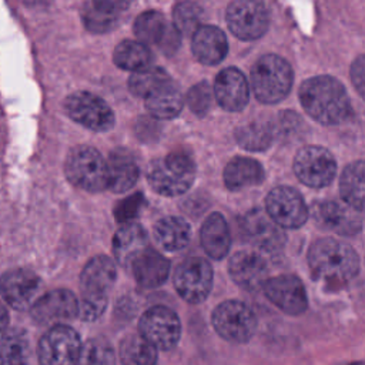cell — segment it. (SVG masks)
<instances>
[{"label": "cell", "instance_id": "1", "mask_svg": "<svg viewBox=\"0 0 365 365\" xmlns=\"http://www.w3.org/2000/svg\"><path fill=\"white\" fill-rule=\"evenodd\" d=\"M304 110L324 125L344 123L351 115V103L345 87L331 76H315L299 87Z\"/></svg>", "mask_w": 365, "mask_h": 365}, {"label": "cell", "instance_id": "2", "mask_svg": "<svg viewBox=\"0 0 365 365\" xmlns=\"http://www.w3.org/2000/svg\"><path fill=\"white\" fill-rule=\"evenodd\" d=\"M308 265L315 278L329 284H345L359 272L356 251L346 242L324 237L308 250Z\"/></svg>", "mask_w": 365, "mask_h": 365}, {"label": "cell", "instance_id": "3", "mask_svg": "<svg viewBox=\"0 0 365 365\" xmlns=\"http://www.w3.org/2000/svg\"><path fill=\"white\" fill-rule=\"evenodd\" d=\"M115 277V264L106 255H96L84 265L80 275L81 298L78 301V317L83 321H94L101 317Z\"/></svg>", "mask_w": 365, "mask_h": 365}, {"label": "cell", "instance_id": "4", "mask_svg": "<svg viewBox=\"0 0 365 365\" xmlns=\"http://www.w3.org/2000/svg\"><path fill=\"white\" fill-rule=\"evenodd\" d=\"M195 171V163L187 153L174 151L150 163L147 181L157 194L175 197L192 185Z\"/></svg>", "mask_w": 365, "mask_h": 365}, {"label": "cell", "instance_id": "5", "mask_svg": "<svg viewBox=\"0 0 365 365\" xmlns=\"http://www.w3.org/2000/svg\"><path fill=\"white\" fill-rule=\"evenodd\" d=\"M292 80L291 66L275 54L259 57L251 70L252 91L265 104H274L285 98L291 90Z\"/></svg>", "mask_w": 365, "mask_h": 365}, {"label": "cell", "instance_id": "6", "mask_svg": "<svg viewBox=\"0 0 365 365\" xmlns=\"http://www.w3.org/2000/svg\"><path fill=\"white\" fill-rule=\"evenodd\" d=\"M64 171L70 182L84 191L98 192L107 188V161L93 147L73 148L66 158Z\"/></svg>", "mask_w": 365, "mask_h": 365}, {"label": "cell", "instance_id": "7", "mask_svg": "<svg viewBox=\"0 0 365 365\" xmlns=\"http://www.w3.org/2000/svg\"><path fill=\"white\" fill-rule=\"evenodd\" d=\"M217 334L234 344L248 342L257 331V317L252 309L237 299L221 302L211 315Z\"/></svg>", "mask_w": 365, "mask_h": 365}, {"label": "cell", "instance_id": "8", "mask_svg": "<svg viewBox=\"0 0 365 365\" xmlns=\"http://www.w3.org/2000/svg\"><path fill=\"white\" fill-rule=\"evenodd\" d=\"M241 232L245 240L261 254L267 255H281L287 237L279 227L267 211L251 210L248 211L240 222Z\"/></svg>", "mask_w": 365, "mask_h": 365}, {"label": "cell", "instance_id": "9", "mask_svg": "<svg viewBox=\"0 0 365 365\" xmlns=\"http://www.w3.org/2000/svg\"><path fill=\"white\" fill-rule=\"evenodd\" d=\"M294 173L304 185L322 188L332 182L336 174V161L327 148L305 145L295 154Z\"/></svg>", "mask_w": 365, "mask_h": 365}, {"label": "cell", "instance_id": "10", "mask_svg": "<svg viewBox=\"0 0 365 365\" xmlns=\"http://www.w3.org/2000/svg\"><path fill=\"white\" fill-rule=\"evenodd\" d=\"M174 287L184 301L190 304L202 302L212 288V268L210 262L198 255L184 259L174 274Z\"/></svg>", "mask_w": 365, "mask_h": 365}, {"label": "cell", "instance_id": "11", "mask_svg": "<svg viewBox=\"0 0 365 365\" xmlns=\"http://www.w3.org/2000/svg\"><path fill=\"white\" fill-rule=\"evenodd\" d=\"M265 211L279 227L288 230L302 227L309 215L301 192L288 185H278L267 194Z\"/></svg>", "mask_w": 365, "mask_h": 365}, {"label": "cell", "instance_id": "12", "mask_svg": "<svg viewBox=\"0 0 365 365\" xmlns=\"http://www.w3.org/2000/svg\"><path fill=\"white\" fill-rule=\"evenodd\" d=\"M81 348L78 334L68 325L50 327L37 348L40 365H74Z\"/></svg>", "mask_w": 365, "mask_h": 365}, {"label": "cell", "instance_id": "13", "mask_svg": "<svg viewBox=\"0 0 365 365\" xmlns=\"http://www.w3.org/2000/svg\"><path fill=\"white\" fill-rule=\"evenodd\" d=\"M227 23L235 37L255 40L267 31L269 14L262 0H234L227 9Z\"/></svg>", "mask_w": 365, "mask_h": 365}, {"label": "cell", "instance_id": "14", "mask_svg": "<svg viewBox=\"0 0 365 365\" xmlns=\"http://www.w3.org/2000/svg\"><path fill=\"white\" fill-rule=\"evenodd\" d=\"M64 110L71 120L93 131H108L114 125L111 108L104 100L88 91L70 94L64 100Z\"/></svg>", "mask_w": 365, "mask_h": 365}, {"label": "cell", "instance_id": "15", "mask_svg": "<svg viewBox=\"0 0 365 365\" xmlns=\"http://www.w3.org/2000/svg\"><path fill=\"white\" fill-rule=\"evenodd\" d=\"M138 332L157 349H171L180 339L181 324L173 309L155 305L141 315Z\"/></svg>", "mask_w": 365, "mask_h": 365}, {"label": "cell", "instance_id": "16", "mask_svg": "<svg viewBox=\"0 0 365 365\" xmlns=\"http://www.w3.org/2000/svg\"><path fill=\"white\" fill-rule=\"evenodd\" d=\"M311 215L321 228L345 237L356 235L362 228L359 211L338 200H319L311 207Z\"/></svg>", "mask_w": 365, "mask_h": 365}, {"label": "cell", "instance_id": "17", "mask_svg": "<svg viewBox=\"0 0 365 365\" xmlns=\"http://www.w3.org/2000/svg\"><path fill=\"white\" fill-rule=\"evenodd\" d=\"M264 295L282 312L301 315L308 308V297L302 281L292 274L268 278L262 287Z\"/></svg>", "mask_w": 365, "mask_h": 365}, {"label": "cell", "instance_id": "18", "mask_svg": "<svg viewBox=\"0 0 365 365\" xmlns=\"http://www.w3.org/2000/svg\"><path fill=\"white\" fill-rule=\"evenodd\" d=\"M41 279L26 268L7 271L0 279V292L6 302L19 311H27L38 299Z\"/></svg>", "mask_w": 365, "mask_h": 365}, {"label": "cell", "instance_id": "19", "mask_svg": "<svg viewBox=\"0 0 365 365\" xmlns=\"http://www.w3.org/2000/svg\"><path fill=\"white\" fill-rule=\"evenodd\" d=\"M30 312L33 319L43 325L67 324L78 315V301L68 289H54L40 295Z\"/></svg>", "mask_w": 365, "mask_h": 365}, {"label": "cell", "instance_id": "20", "mask_svg": "<svg viewBox=\"0 0 365 365\" xmlns=\"http://www.w3.org/2000/svg\"><path fill=\"white\" fill-rule=\"evenodd\" d=\"M228 271L237 285L247 291H259L268 279L265 257L258 251H238L230 258Z\"/></svg>", "mask_w": 365, "mask_h": 365}, {"label": "cell", "instance_id": "21", "mask_svg": "<svg viewBox=\"0 0 365 365\" xmlns=\"http://www.w3.org/2000/svg\"><path fill=\"white\" fill-rule=\"evenodd\" d=\"M217 103L227 111H241L250 98V88L245 76L235 67L224 68L214 83Z\"/></svg>", "mask_w": 365, "mask_h": 365}, {"label": "cell", "instance_id": "22", "mask_svg": "<svg viewBox=\"0 0 365 365\" xmlns=\"http://www.w3.org/2000/svg\"><path fill=\"white\" fill-rule=\"evenodd\" d=\"M130 268L140 287L155 288L165 282L170 272V261L148 247L133 259Z\"/></svg>", "mask_w": 365, "mask_h": 365}, {"label": "cell", "instance_id": "23", "mask_svg": "<svg viewBox=\"0 0 365 365\" xmlns=\"http://www.w3.org/2000/svg\"><path fill=\"white\" fill-rule=\"evenodd\" d=\"M192 53L202 64L214 66L224 60L228 51L227 37L215 26H201L192 34Z\"/></svg>", "mask_w": 365, "mask_h": 365}, {"label": "cell", "instance_id": "24", "mask_svg": "<svg viewBox=\"0 0 365 365\" xmlns=\"http://www.w3.org/2000/svg\"><path fill=\"white\" fill-rule=\"evenodd\" d=\"M138 165L134 157L123 150H114L107 160V188L113 192H125L134 187L138 180Z\"/></svg>", "mask_w": 365, "mask_h": 365}, {"label": "cell", "instance_id": "25", "mask_svg": "<svg viewBox=\"0 0 365 365\" xmlns=\"http://www.w3.org/2000/svg\"><path fill=\"white\" fill-rule=\"evenodd\" d=\"M148 248V237L144 228L137 222L123 224L114 235L113 252L118 264L130 268L133 259Z\"/></svg>", "mask_w": 365, "mask_h": 365}, {"label": "cell", "instance_id": "26", "mask_svg": "<svg viewBox=\"0 0 365 365\" xmlns=\"http://www.w3.org/2000/svg\"><path fill=\"white\" fill-rule=\"evenodd\" d=\"M201 245L205 254L212 259L227 257L231 247V234L225 218L220 212L210 214L202 222L200 231Z\"/></svg>", "mask_w": 365, "mask_h": 365}, {"label": "cell", "instance_id": "27", "mask_svg": "<svg viewBox=\"0 0 365 365\" xmlns=\"http://www.w3.org/2000/svg\"><path fill=\"white\" fill-rule=\"evenodd\" d=\"M264 180V167L251 157H234L224 168V184L232 191L259 185Z\"/></svg>", "mask_w": 365, "mask_h": 365}, {"label": "cell", "instance_id": "28", "mask_svg": "<svg viewBox=\"0 0 365 365\" xmlns=\"http://www.w3.org/2000/svg\"><path fill=\"white\" fill-rule=\"evenodd\" d=\"M182 94L178 86L170 80L145 97V107L155 118H174L182 110Z\"/></svg>", "mask_w": 365, "mask_h": 365}, {"label": "cell", "instance_id": "29", "mask_svg": "<svg viewBox=\"0 0 365 365\" xmlns=\"http://www.w3.org/2000/svg\"><path fill=\"white\" fill-rule=\"evenodd\" d=\"M339 194L348 205L356 211H365V161H354L344 168L339 178Z\"/></svg>", "mask_w": 365, "mask_h": 365}, {"label": "cell", "instance_id": "30", "mask_svg": "<svg viewBox=\"0 0 365 365\" xmlns=\"http://www.w3.org/2000/svg\"><path fill=\"white\" fill-rule=\"evenodd\" d=\"M191 235L188 222L181 217H164L154 227V238L167 251H178L184 248Z\"/></svg>", "mask_w": 365, "mask_h": 365}, {"label": "cell", "instance_id": "31", "mask_svg": "<svg viewBox=\"0 0 365 365\" xmlns=\"http://www.w3.org/2000/svg\"><path fill=\"white\" fill-rule=\"evenodd\" d=\"M121 365H155L157 348L140 332L127 335L118 349Z\"/></svg>", "mask_w": 365, "mask_h": 365}, {"label": "cell", "instance_id": "32", "mask_svg": "<svg viewBox=\"0 0 365 365\" xmlns=\"http://www.w3.org/2000/svg\"><path fill=\"white\" fill-rule=\"evenodd\" d=\"M113 58L118 67L133 73L147 68L153 63V54L147 44L134 40H124L118 43L114 48Z\"/></svg>", "mask_w": 365, "mask_h": 365}, {"label": "cell", "instance_id": "33", "mask_svg": "<svg viewBox=\"0 0 365 365\" xmlns=\"http://www.w3.org/2000/svg\"><path fill=\"white\" fill-rule=\"evenodd\" d=\"M274 127L268 121L257 120L237 128L235 140L240 147L248 151H265L274 140Z\"/></svg>", "mask_w": 365, "mask_h": 365}, {"label": "cell", "instance_id": "34", "mask_svg": "<svg viewBox=\"0 0 365 365\" xmlns=\"http://www.w3.org/2000/svg\"><path fill=\"white\" fill-rule=\"evenodd\" d=\"M30 345L27 335L17 328H11L0 338V365H27Z\"/></svg>", "mask_w": 365, "mask_h": 365}, {"label": "cell", "instance_id": "35", "mask_svg": "<svg viewBox=\"0 0 365 365\" xmlns=\"http://www.w3.org/2000/svg\"><path fill=\"white\" fill-rule=\"evenodd\" d=\"M170 76L161 67H147L138 71H134L128 80L130 91L137 97H147L158 87L170 81Z\"/></svg>", "mask_w": 365, "mask_h": 365}, {"label": "cell", "instance_id": "36", "mask_svg": "<svg viewBox=\"0 0 365 365\" xmlns=\"http://www.w3.org/2000/svg\"><path fill=\"white\" fill-rule=\"evenodd\" d=\"M167 20L160 11L141 13L134 23V33L138 41L144 44H158L164 31L167 30Z\"/></svg>", "mask_w": 365, "mask_h": 365}, {"label": "cell", "instance_id": "37", "mask_svg": "<svg viewBox=\"0 0 365 365\" xmlns=\"http://www.w3.org/2000/svg\"><path fill=\"white\" fill-rule=\"evenodd\" d=\"M74 365H115L111 344L104 338H91L80 348Z\"/></svg>", "mask_w": 365, "mask_h": 365}, {"label": "cell", "instance_id": "38", "mask_svg": "<svg viewBox=\"0 0 365 365\" xmlns=\"http://www.w3.org/2000/svg\"><path fill=\"white\" fill-rule=\"evenodd\" d=\"M173 17L174 26L181 34L192 36L201 27L202 10L194 1H182L175 6Z\"/></svg>", "mask_w": 365, "mask_h": 365}, {"label": "cell", "instance_id": "39", "mask_svg": "<svg viewBox=\"0 0 365 365\" xmlns=\"http://www.w3.org/2000/svg\"><path fill=\"white\" fill-rule=\"evenodd\" d=\"M84 27L91 33H107L117 24V14L97 7L93 1L83 9Z\"/></svg>", "mask_w": 365, "mask_h": 365}, {"label": "cell", "instance_id": "40", "mask_svg": "<svg viewBox=\"0 0 365 365\" xmlns=\"http://www.w3.org/2000/svg\"><path fill=\"white\" fill-rule=\"evenodd\" d=\"M214 97V88H211L208 83L201 81L190 88L187 94V103L192 113L202 117L210 111Z\"/></svg>", "mask_w": 365, "mask_h": 365}, {"label": "cell", "instance_id": "41", "mask_svg": "<svg viewBox=\"0 0 365 365\" xmlns=\"http://www.w3.org/2000/svg\"><path fill=\"white\" fill-rule=\"evenodd\" d=\"M143 195L134 194L131 197H127L115 207V220L121 224L133 222L134 218L138 215L141 207H143Z\"/></svg>", "mask_w": 365, "mask_h": 365}, {"label": "cell", "instance_id": "42", "mask_svg": "<svg viewBox=\"0 0 365 365\" xmlns=\"http://www.w3.org/2000/svg\"><path fill=\"white\" fill-rule=\"evenodd\" d=\"M180 31L177 30V27L174 24H170L167 26V30L164 31L161 40L158 41V48L167 54V56H173L177 50H178V46H180Z\"/></svg>", "mask_w": 365, "mask_h": 365}, {"label": "cell", "instance_id": "43", "mask_svg": "<svg viewBox=\"0 0 365 365\" xmlns=\"http://www.w3.org/2000/svg\"><path fill=\"white\" fill-rule=\"evenodd\" d=\"M351 80L359 96L365 100V54L359 56L351 66Z\"/></svg>", "mask_w": 365, "mask_h": 365}, {"label": "cell", "instance_id": "44", "mask_svg": "<svg viewBox=\"0 0 365 365\" xmlns=\"http://www.w3.org/2000/svg\"><path fill=\"white\" fill-rule=\"evenodd\" d=\"M130 1L131 0H93V3L97 7L108 11V13H113V14H118L120 11L125 10L128 7Z\"/></svg>", "mask_w": 365, "mask_h": 365}, {"label": "cell", "instance_id": "45", "mask_svg": "<svg viewBox=\"0 0 365 365\" xmlns=\"http://www.w3.org/2000/svg\"><path fill=\"white\" fill-rule=\"evenodd\" d=\"M9 324V312L6 309V307L0 302V332H3L6 329Z\"/></svg>", "mask_w": 365, "mask_h": 365}, {"label": "cell", "instance_id": "46", "mask_svg": "<svg viewBox=\"0 0 365 365\" xmlns=\"http://www.w3.org/2000/svg\"><path fill=\"white\" fill-rule=\"evenodd\" d=\"M27 3H30V4H40V3H43V1H47V0H26Z\"/></svg>", "mask_w": 365, "mask_h": 365}, {"label": "cell", "instance_id": "47", "mask_svg": "<svg viewBox=\"0 0 365 365\" xmlns=\"http://www.w3.org/2000/svg\"><path fill=\"white\" fill-rule=\"evenodd\" d=\"M351 365H365V362H354V364H351Z\"/></svg>", "mask_w": 365, "mask_h": 365}]
</instances>
